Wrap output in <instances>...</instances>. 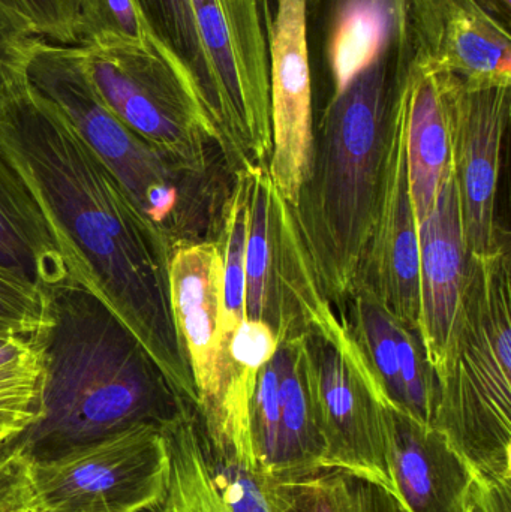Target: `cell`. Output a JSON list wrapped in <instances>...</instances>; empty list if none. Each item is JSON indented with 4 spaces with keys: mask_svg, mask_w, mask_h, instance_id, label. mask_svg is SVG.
Listing matches in <instances>:
<instances>
[{
    "mask_svg": "<svg viewBox=\"0 0 511 512\" xmlns=\"http://www.w3.org/2000/svg\"><path fill=\"white\" fill-rule=\"evenodd\" d=\"M0 147L20 171L65 256L72 286L98 297L197 406L168 295L174 243L50 99L27 84L0 107Z\"/></svg>",
    "mask_w": 511,
    "mask_h": 512,
    "instance_id": "1",
    "label": "cell"
},
{
    "mask_svg": "<svg viewBox=\"0 0 511 512\" xmlns=\"http://www.w3.org/2000/svg\"><path fill=\"white\" fill-rule=\"evenodd\" d=\"M410 38L330 69L314 129L311 171L293 209L324 294L336 303L356 294L374 236L390 119L408 68Z\"/></svg>",
    "mask_w": 511,
    "mask_h": 512,
    "instance_id": "2",
    "label": "cell"
},
{
    "mask_svg": "<svg viewBox=\"0 0 511 512\" xmlns=\"http://www.w3.org/2000/svg\"><path fill=\"white\" fill-rule=\"evenodd\" d=\"M51 292L39 415L9 445L32 462L50 459L140 424L164 429L192 406L98 297L80 286Z\"/></svg>",
    "mask_w": 511,
    "mask_h": 512,
    "instance_id": "3",
    "label": "cell"
},
{
    "mask_svg": "<svg viewBox=\"0 0 511 512\" xmlns=\"http://www.w3.org/2000/svg\"><path fill=\"white\" fill-rule=\"evenodd\" d=\"M509 267L507 249L488 258L471 256L449 357L435 381L432 427L485 484L511 481Z\"/></svg>",
    "mask_w": 511,
    "mask_h": 512,
    "instance_id": "4",
    "label": "cell"
},
{
    "mask_svg": "<svg viewBox=\"0 0 511 512\" xmlns=\"http://www.w3.org/2000/svg\"><path fill=\"white\" fill-rule=\"evenodd\" d=\"M27 81L65 113L144 216L170 239L180 224V177L191 173L168 161L108 108L87 74L81 48L42 41L30 59Z\"/></svg>",
    "mask_w": 511,
    "mask_h": 512,
    "instance_id": "5",
    "label": "cell"
},
{
    "mask_svg": "<svg viewBox=\"0 0 511 512\" xmlns=\"http://www.w3.org/2000/svg\"><path fill=\"white\" fill-rule=\"evenodd\" d=\"M87 74L102 101L153 149L191 174L206 168L212 129L194 87L156 41L80 47Z\"/></svg>",
    "mask_w": 511,
    "mask_h": 512,
    "instance_id": "6",
    "label": "cell"
},
{
    "mask_svg": "<svg viewBox=\"0 0 511 512\" xmlns=\"http://www.w3.org/2000/svg\"><path fill=\"white\" fill-rule=\"evenodd\" d=\"M351 340L335 318L314 336L300 337L323 442L321 466L365 475L396 495L387 460V403L368 357Z\"/></svg>",
    "mask_w": 511,
    "mask_h": 512,
    "instance_id": "7",
    "label": "cell"
},
{
    "mask_svg": "<svg viewBox=\"0 0 511 512\" xmlns=\"http://www.w3.org/2000/svg\"><path fill=\"white\" fill-rule=\"evenodd\" d=\"M162 427L140 424L30 466L36 512H146L167 492Z\"/></svg>",
    "mask_w": 511,
    "mask_h": 512,
    "instance_id": "8",
    "label": "cell"
},
{
    "mask_svg": "<svg viewBox=\"0 0 511 512\" xmlns=\"http://www.w3.org/2000/svg\"><path fill=\"white\" fill-rule=\"evenodd\" d=\"M219 105V146L264 161L272 153L269 0H189Z\"/></svg>",
    "mask_w": 511,
    "mask_h": 512,
    "instance_id": "9",
    "label": "cell"
},
{
    "mask_svg": "<svg viewBox=\"0 0 511 512\" xmlns=\"http://www.w3.org/2000/svg\"><path fill=\"white\" fill-rule=\"evenodd\" d=\"M461 195L465 240L473 258L500 251L497 191L510 122L511 84H470L437 72Z\"/></svg>",
    "mask_w": 511,
    "mask_h": 512,
    "instance_id": "10",
    "label": "cell"
},
{
    "mask_svg": "<svg viewBox=\"0 0 511 512\" xmlns=\"http://www.w3.org/2000/svg\"><path fill=\"white\" fill-rule=\"evenodd\" d=\"M404 86L405 81L390 119L374 236L356 292L369 295L396 324L419 337V224L408 180Z\"/></svg>",
    "mask_w": 511,
    "mask_h": 512,
    "instance_id": "11",
    "label": "cell"
},
{
    "mask_svg": "<svg viewBox=\"0 0 511 512\" xmlns=\"http://www.w3.org/2000/svg\"><path fill=\"white\" fill-rule=\"evenodd\" d=\"M269 41V176L273 191L296 207L314 155V93L306 35V0H278Z\"/></svg>",
    "mask_w": 511,
    "mask_h": 512,
    "instance_id": "12",
    "label": "cell"
},
{
    "mask_svg": "<svg viewBox=\"0 0 511 512\" xmlns=\"http://www.w3.org/2000/svg\"><path fill=\"white\" fill-rule=\"evenodd\" d=\"M222 277V249L216 243H174L168 264L171 313L206 429L218 414L225 381Z\"/></svg>",
    "mask_w": 511,
    "mask_h": 512,
    "instance_id": "13",
    "label": "cell"
},
{
    "mask_svg": "<svg viewBox=\"0 0 511 512\" xmlns=\"http://www.w3.org/2000/svg\"><path fill=\"white\" fill-rule=\"evenodd\" d=\"M419 252V339L437 381L455 336L471 261L453 164L441 180L434 210L419 225Z\"/></svg>",
    "mask_w": 511,
    "mask_h": 512,
    "instance_id": "14",
    "label": "cell"
},
{
    "mask_svg": "<svg viewBox=\"0 0 511 512\" xmlns=\"http://www.w3.org/2000/svg\"><path fill=\"white\" fill-rule=\"evenodd\" d=\"M170 451L165 512H270L264 480L210 439L197 409L188 406L164 427Z\"/></svg>",
    "mask_w": 511,
    "mask_h": 512,
    "instance_id": "15",
    "label": "cell"
},
{
    "mask_svg": "<svg viewBox=\"0 0 511 512\" xmlns=\"http://www.w3.org/2000/svg\"><path fill=\"white\" fill-rule=\"evenodd\" d=\"M416 59L470 84H511V32L474 0H405Z\"/></svg>",
    "mask_w": 511,
    "mask_h": 512,
    "instance_id": "16",
    "label": "cell"
},
{
    "mask_svg": "<svg viewBox=\"0 0 511 512\" xmlns=\"http://www.w3.org/2000/svg\"><path fill=\"white\" fill-rule=\"evenodd\" d=\"M387 460L408 512H468L480 480L470 463L432 426L386 409Z\"/></svg>",
    "mask_w": 511,
    "mask_h": 512,
    "instance_id": "17",
    "label": "cell"
},
{
    "mask_svg": "<svg viewBox=\"0 0 511 512\" xmlns=\"http://www.w3.org/2000/svg\"><path fill=\"white\" fill-rule=\"evenodd\" d=\"M0 265L48 291L72 286L65 256L32 189L0 147Z\"/></svg>",
    "mask_w": 511,
    "mask_h": 512,
    "instance_id": "18",
    "label": "cell"
},
{
    "mask_svg": "<svg viewBox=\"0 0 511 512\" xmlns=\"http://www.w3.org/2000/svg\"><path fill=\"white\" fill-rule=\"evenodd\" d=\"M404 90L408 180L420 225L434 210L441 180L452 165V141L437 72L414 56Z\"/></svg>",
    "mask_w": 511,
    "mask_h": 512,
    "instance_id": "19",
    "label": "cell"
},
{
    "mask_svg": "<svg viewBox=\"0 0 511 512\" xmlns=\"http://www.w3.org/2000/svg\"><path fill=\"white\" fill-rule=\"evenodd\" d=\"M263 480L270 512H408L392 490L348 469Z\"/></svg>",
    "mask_w": 511,
    "mask_h": 512,
    "instance_id": "20",
    "label": "cell"
},
{
    "mask_svg": "<svg viewBox=\"0 0 511 512\" xmlns=\"http://www.w3.org/2000/svg\"><path fill=\"white\" fill-rule=\"evenodd\" d=\"M278 373V451L273 477L285 478L321 468L323 442L306 382L300 337L279 343L272 360Z\"/></svg>",
    "mask_w": 511,
    "mask_h": 512,
    "instance_id": "21",
    "label": "cell"
},
{
    "mask_svg": "<svg viewBox=\"0 0 511 512\" xmlns=\"http://www.w3.org/2000/svg\"><path fill=\"white\" fill-rule=\"evenodd\" d=\"M150 35L173 56L194 87L201 110L219 144V105L189 0H135Z\"/></svg>",
    "mask_w": 511,
    "mask_h": 512,
    "instance_id": "22",
    "label": "cell"
},
{
    "mask_svg": "<svg viewBox=\"0 0 511 512\" xmlns=\"http://www.w3.org/2000/svg\"><path fill=\"white\" fill-rule=\"evenodd\" d=\"M249 230L246 239V318L264 319L272 280V183L260 168L248 171Z\"/></svg>",
    "mask_w": 511,
    "mask_h": 512,
    "instance_id": "23",
    "label": "cell"
},
{
    "mask_svg": "<svg viewBox=\"0 0 511 512\" xmlns=\"http://www.w3.org/2000/svg\"><path fill=\"white\" fill-rule=\"evenodd\" d=\"M45 358L41 340L0 366V445L23 435L39 415Z\"/></svg>",
    "mask_w": 511,
    "mask_h": 512,
    "instance_id": "24",
    "label": "cell"
},
{
    "mask_svg": "<svg viewBox=\"0 0 511 512\" xmlns=\"http://www.w3.org/2000/svg\"><path fill=\"white\" fill-rule=\"evenodd\" d=\"M249 177H240L239 188L231 203L227 218V240L222 249L224 277H222V300H224V349L227 354L228 340L237 325L246 318V273L245 252L249 230Z\"/></svg>",
    "mask_w": 511,
    "mask_h": 512,
    "instance_id": "25",
    "label": "cell"
},
{
    "mask_svg": "<svg viewBox=\"0 0 511 512\" xmlns=\"http://www.w3.org/2000/svg\"><path fill=\"white\" fill-rule=\"evenodd\" d=\"M53 322V292L0 265V339L41 340Z\"/></svg>",
    "mask_w": 511,
    "mask_h": 512,
    "instance_id": "26",
    "label": "cell"
},
{
    "mask_svg": "<svg viewBox=\"0 0 511 512\" xmlns=\"http://www.w3.org/2000/svg\"><path fill=\"white\" fill-rule=\"evenodd\" d=\"M357 327L368 348V361L389 408L407 414L404 385L399 375L393 319L363 292H356Z\"/></svg>",
    "mask_w": 511,
    "mask_h": 512,
    "instance_id": "27",
    "label": "cell"
},
{
    "mask_svg": "<svg viewBox=\"0 0 511 512\" xmlns=\"http://www.w3.org/2000/svg\"><path fill=\"white\" fill-rule=\"evenodd\" d=\"M150 38L135 0H78L77 47L140 45Z\"/></svg>",
    "mask_w": 511,
    "mask_h": 512,
    "instance_id": "28",
    "label": "cell"
},
{
    "mask_svg": "<svg viewBox=\"0 0 511 512\" xmlns=\"http://www.w3.org/2000/svg\"><path fill=\"white\" fill-rule=\"evenodd\" d=\"M42 41L23 20L0 5V107L29 84L27 68Z\"/></svg>",
    "mask_w": 511,
    "mask_h": 512,
    "instance_id": "29",
    "label": "cell"
},
{
    "mask_svg": "<svg viewBox=\"0 0 511 512\" xmlns=\"http://www.w3.org/2000/svg\"><path fill=\"white\" fill-rule=\"evenodd\" d=\"M39 38L51 44L77 45L78 0H0Z\"/></svg>",
    "mask_w": 511,
    "mask_h": 512,
    "instance_id": "30",
    "label": "cell"
},
{
    "mask_svg": "<svg viewBox=\"0 0 511 512\" xmlns=\"http://www.w3.org/2000/svg\"><path fill=\"white\" fill-rule=\"evenodd\" d=\"M279 343H281L279 334L264 319H243L228 340L227 354H225V379L230 370H242V372L258 375L260 370L275 357Z\"/></svg>",
    "mask_w": 511,
    "mask_h": 512,
    "instance_id": "31",
    "label": "cell"
},
{
    "mask_svg": "<svg viewBox=\"0 0 511 512\" xmlns=\"http://www.w3.org/2000/svg\"><path fill=\"white\" fill-rule=\"evenodd\" d=\"M30 466L32 460L15 445L0 456V512L35 511Z\"/></svg>",
    "mask_w": 511,
    "mask_h": 512,
    "instance_id": "32",
    "label": "cell"
},
{
    "mask_svg": "<svg viewBox=\"0 0 511 512\" xmlns=\"http://www.w3.org/2000/svg\"><path fill=\"white\" fill-rule=\"evenodd\" d=\"M492 20L511 32V0H474Z\"/></svg>",
    "mask_w": 511,
    "mask_h": 512,
    "instance_id": "33",
    "label": "cell"
},
{
    "mask_svg": "<svg viewBox=\"0 0 511 512\" xmlns=\"http://www.w3.org/2000/svg\"><path fill=\"white\" fill-rule=\"evenodd\" d=\"M38 340L21 339V337H6L0 339V366L20 357L27 349L32 348Z\"/></svg>",
    "mask_w": 511,
    "mask_h": 512,
    "instance_id": "34",
    "label": "cell"
},
{
    "mask_svg": "<svg viewBox=\"0 0 511 512\" xmlns=\"http://www.w3.org/2000/svg\"><path fill=\"white\" fill-rule=\"evenodd\" d=\"M9 445H0V456L8 450Z\"/></svg>",
    "mask_w": 511,
    "mask_h": 512,
    "instance_id": "35",
    "label": "cell"
},
{
    "mask_svg": "<svg viewBox=\"0 0 511 512\" xmlns=\"http://www.w3.org/2000/svg\"><path fill=\"white\" fill-rule=\"evenodd\" d=\"M468 512H482V511H480V508L477 507L476 504H473V507H471V510Z\"/></svg>",
    "mask_w": 511,
    "mask_h": 512,
    "instance_id": "36",
    "label": "cell"
},
{
    "mask_svg": "<svg viewBox=\"0 0 511 512\" xmlns=\"http://www.w3.org/2000/svg\"><path fill=\"white\" fill-rule=\"evenodd\" d=\"M29 512H36V511H29Z\"/></svg>",
    "mask_w": 511,
    "mask_h": 512,
    "instance_id": "37",
    "label": "cell"
}]
</instances>
